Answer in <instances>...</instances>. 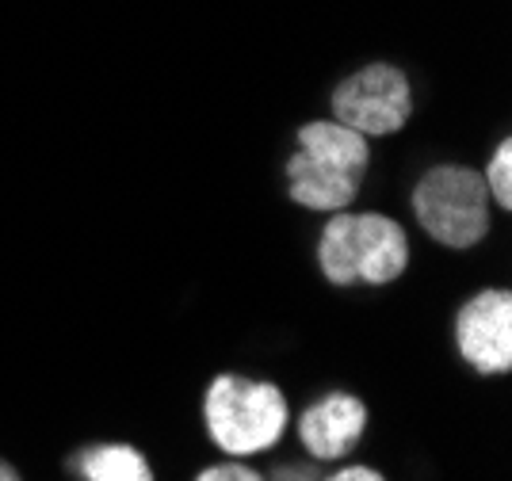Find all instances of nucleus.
<instances>
[{"label": "nucleus", "mask_w": 512, "mask_h": 481, "mask_svg": "<svg viewBox=\"0 0 512 481\" xmlns=\"http://www.w3.org/2000/svg\"><path fill=\"white\" fill-rule=\"evenodd\" d=\"M371 168L367 138L337 119H314L299 126V149L287 161L291 199L318 214H337L356 195Z\"/></svg>", "instance_id": "f257e3e1"}, {"label": "nucleus", "mask_w": 512, "mask_h": 481, "mask_svg": "<svg viewBox=\"0 0 512 481\" xmlns=\"http://www.w3.org/2000/svg\"><path fill=\"white\" fill-rule=\"evenodd\" d=\"M482 180H486L490 195L497 199V207L509 210L512 207V142L509 138L493 149V157H490V165H486V172H482Z\"/></svg>", "instance_id": "1a4fd4ad"}, {"label": "nucleus", "mask_w": 512, "mask_h": 481, "mask_svg": "<svg viewBox=\"0 0 512 481\" xmlns=\"http://www.w3.org/2000/svg\"><path fill=\"white\" fill-rule=\"evenodd\" d=\"M318 264L321 275L337 287H352V283L383 287V283L402 279L406 272L409 237L402 222L390 214L337 210L318 237Z\"/></svg>", "instance_id": "f03ea898"}, {"label": "nucleus", "mask_w": 512, "mask_h": 481, "mask_svg": "<svg viewBox=\"0 0 512 481\" xmlns=\"http://www.w3.org/2000/svg\"><path fill=\"white\" fill-rule=\"evenodd\" d=\"M77 470L85 474V481H153V466L146 462V455L127 443L92 447L85 459L77 462Z\"/></svg>", "instance_id": "6e6552de"}, {"label": "nucleus", "mask_w": 512, "mask_h": 481, "mask_svg": "<svg viewBox=\"0 0 512 481\" xmlns=\"http://www.w3.org/2000/svg\"><path fill=\"white\" fill-rule=\"evenodd\" d=\"M0 481H23V478L16 474V466H12V462L0 459Z\"/></svg>", "instance_id": "f8f14e48"}, {"label": "nucleus", "mask_w": 512, "mask_h": 481, "mask_svg": "<svg viewBox=\"0 0 512 481\" xmlns=\"http://www.w3.org/2000/svg\"><path fill=\"white\" fill-rule=\"evenodd\" d=\"M413 115V92L398 65H363L333 92V119L363 138L398 134Z\"/></svg>", "instance_id": "39448f33"}, {"label": "nucleus", "mask_w": 512, "mask_h": 481, "mask_svg": "<svg viewBox=\"0 0 512 481\" xmlns=\"http://www.w3.org/2000/svg\"><path fill=\"white\" fill-rule=\"evenodd\" d=\"M203 417L211 440L234 455L249 459L276 447L287 428V398L272 382H256L245 375H218L207 386Z\"/></svg>", "instance_id": "7ed1b4c3"}, {"label": "nucleus", "mask_w": 512, "mask_h": 481, "mask_svg": "<svg viewBox=\"0 0 512 481\" xmlns=\"http://www.w3.org/2000/svg\"><path fill=\"white\" fill-rule=\"evenodd\" d=\"M367 432V405L352 394H329L299 417L302 447L321 462L344 459Z\"/></svg>", "instance_id": "0eeeda50"}, {"label": "nucleus", "mask_w": 512, "mask_h": 481, "mask_svg": "<svg viewBox=\"0 0 512 481\" xmlns=\"http://www.w3.org/2000/svg\"><path fill=\"white\" fill-rule=\"evenodd\" d=\"M329 481H386V478L379 470H371V466H344Z\"/></svg>", "instance_id": "9b49d317"}, {"label": "nucleus", "mask_w": 512, "mask_h": 481, "mask_svg": "<svg viewBox=\"0 0 512 481\" xmlns=\"http://www.w3.org/2000/svg\"><path fill=\"white\" fill-rule=\"evenodd\" d=\"M413 214L444 249H474L490 233V188L467 165H436L413 188Z\"/></svg>", "instance_id": "20e7f679"}, {"label": "nucleus", "mask_w": 512, "mask_h": 481, "mask_svg": "<svg viewBox=\"0 0 512 481\" xmlns=\"http://www.w3.org/2000/svg\"><path fill=\"white\" fill-rule=\"evenodd\" d=\"M455 344L478 375L512 371V294L497 287L463 302L455 314Z\"/></svg>", "instance_id": "423d86ee"}, {"label": "nucleus", "mask_w": 512, "mask_h": 481, "mask_svg": "<svg viewBox=\"0 0 512 481\" xmlns=\"http://www.w3.org/2000/svg\"><path fill=\"white\" fill-rule=\"evenodd\" d=\"M195 481H264L253 466L245 462H222V466H207Z\"/></svg>", "instance_id": "9d476101"}]
</instances>
